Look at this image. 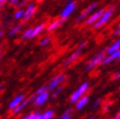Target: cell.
I'll use <instances>...</instances> for the list:
<instances>
[{
	"label": "cell",
	"mask_w": 120,
	"mask_h": 119,
	"mask_svg": "<svg viewBox=\"0 0 120 119\" xmlns=\"http://www.w3.org/2000/svg\"><path fill=\"white\" fill-rule=\"evenodd\" d=\"M31 102V99H26V100H23L22 102L17 106V108H15L13 110H12V113L13 114H18V113H20L21 111H22L23 109H25L26 106Z\"/></svg>",
	"instance_id": "7c38bea8"
},
{
	"label": "cell",
	"mask_w": 120,
	"mask_h": 119,
	"mask_svg": "<svg viewBox=\"0 0 120 119\" xmlns=\"http://www.w3.org/2000/svg\"><path fill=\"white\" fill-rule=\"evenodd\" d=\"M114 119H120V112H118V114L115 116V118Z\"/></svg>",
	"instance_id": "1f68e13d"
},
{
	"label": "cell",
	"mask_w": 120,
	"mask_h": 119,
	"mask_svg": "<svg viewBox=\"0 0 120 119\" xmlns=\"http://www.w3.org/2000/svg\"><path fill=\"white\" fill-rule=\"evenodd\" d=\"M101 99H99V100H96V102L93 104L92 108H93V109H95L96 108H98V106L101 104Z\"/></svg>",
	"instance_id": "4316f807"
},
{
	"label": "cell",
	"mask_w": 120,
	"mask_h": 119,
	"mask_svg": "<svg viewBox=\"0 0 120 119\" xmlns=\"http://www.w3.org/2000/svg\"><path fill=\"white\" fill-rule=\"evenodd\" d=\"M117 60H120V50H118V56H117Z\"/></svg>",
	"instance_id": "d6a6232c"
},
{
	"label": "cell",
	"mask_w": 120,
	"mask_h": 119,
	"mask_svg": "<svg viewBox=\"0 0 120 119\" xmlns=\"http://www.w3.org/2000/svg\"><path fill=\"white\" fill-rule=\"evenodd\" d=\"M89 87H90V84L88 82H83L82 84L76 89V90L71 94L70 96V102L72 104H76L77 100H80L84 95H85V93L89 90Z\"/></svg>",
	"instance_id": "7a4b0ae2"
},
{
	"label": "cell",
	"mask_w": 120,
	"mask_h": 119,
	"mask_svg": "<svg viewBox=\"0 0 120 119\" xmlns=\"http://www.w3.org/2000/svg\"><path fill=\"white\" fill-rule=\"evenodd\" d=\"M105 12V10L104 9H99V10H97V11H95L94 13H92L91 15H90L87 19H86V21H85V23L87 26H91V25H94V23L97 22L100 18H101V16L103 15V13Z\"/></svg>",
	"instance_id": "ba28073f"
},
{
	"label": "cell",
	"mask_w": 120,
	"mask_h": 119,
	"mask_svg": "<svg viewBox=\"0 0 120 119\" xmlns=\"http://www.w3.org/2000/svg\"><path fill=\"white\" fill-rule=\"evenodd\" d=\"M36 1H37L38 3H41V2H43V1H45V0H36Z\"/></svg>",
	"instance_id": "e575fe53"
},
{
	"label": "cell",
	"mask_w": 120,
	"mask_h": 119,
	"mask_svg": "<svg viewBox=\"0 0 120 119\" xmlns=\"http://www.w3.org/2000/svg\"><path fill=\"white\" fill-rule=\"evenodd\" d=\"M23 100H25V95L23 94H21V95H19V96L15 97L13 100H11V103L9 104V108L13 110L15 108H17V106L22 102Z\"/></svg>",
	"instance_id": "8fae6325"
},
{
	"label": "cell",
	"mask_w": 120,
	"mask_h": 119,
	"mask_svg": "<svg viewBox=\"0 0 120 119\" xmlns=\"http://www.w3.org/2000/svg\"><path fill=\"white\" fill-rule=\"evenodd\" d=\"M22 26H23L22 23H20V25H18V26H14L13 28H11V29H10V31L8 32V35H9V36H13V35L17 34L18 32H20V31L22 30Z\"/></svg>",
	"instance_id": "ac0fdd59"
},
{
	"label": "cell",
	"mask_w": 120,
	"mask_h": 119,
	"mask_svg": "<svg viewBox=\"0 0 120 119\" xmlns=\"http://www.w3.org/2000/svg\"><path fill=\"white\" fill-rule=\"evenodd\" d=\"M85 46H86V42L84 41V42H82L79 46H78V48H77L75 51H73L71 54L65 59V61L64 62V63H63V65L64 67H68V65H70L71 63H73L77 59H78L79 57H80V55H81V53H82V51H83V49L85 48Z\"/></svg>",
	"instance_id": "277c9868"
},
{
	"label": "cell",
	"mask_w": 120,
	"mask_h": 119,
	"mask_svg": "<svg viewBox=\"0 0 120 119\" xmlns=\"http://www.w3.org/2000/svg\"><path fill=\"white\" fill-rule=\"evenodd\" d=\"M119 35H120V26L115 29V30H114V32H113V36H119Z\"/></svg>",
	"instance_id": "83f0119b"
},
{
	"label": "cell",
	"mask_w": 120,
	"mask_h": 119,
	"mask_svg": "<svg viewBox=\"0 0 120 119\" xmlns=\"http://www.w3.org/2000/svg\"><path fill=\"white\" fill-rule=\"evenodd\" d=\"M64 21L62 20H56V21H53L52 22H50V25L47 26V31L48 32H52L54 30H56L57 28H59L60 26H61L63 25Z\"/></svg>",
	"instance_id": "5bb4252c"
},
{
	"label": "cell",
	"mask_w": 120,
	"mask_h": 119,
	"mask_svg": "<svg viewBox=\"0 0 120 119\" xmlns=\"http://www.w3.org/2000/svg\"><path fill=\"white\" fill-rule=\"evenodd\" d=\"M8 1H9V3H10L11 5H16V4L19 3L20 0H8Z\"/></svg>",
	"instance_id": "f546056e"
},
{
	"label": "cell",
	"mask_w": 120,
	"mask_h": 119,
	"mask_svg": "<svg viewBox=\"0 0 120 119\" xmlns=\"http://www.w3.org/2000/svg\"><path fill=\"white\" fill-rule=\"evenodd\" d=\"M2 7H3V4H0V10L2 9Z\"/></svg>",
	"instance_id": "d590c367"
},
{
	"label": "cell",
	"mask_w": 120,
	"mask_h": 119,
	"mask_svg": "<svg viewBox=\"0 0 120 119\" xmlns=\"http://www.w3.org/2000/svg\"><path fill=\"white\" fill-rule=\"evenodd\" d=\"M119 78H120V71L116 72L114 75H113V77H112V79H113V80H116V79H119Z\"/></svg>",
	"instance_id": "f1b7e54d"
},
{
	"label": "cell",
	"mask_w": 120,
	"mask_h": 119,
	"mask_svg": "<svg viewBox=\"0 0 120 119\" xmlns=\"http://www.w3.org/2000/svg\"><path fill=\"white\" fill-rule=\"evenodd\" d=\"M54 117V111L52 109H48L43 113H41L40 119H53Z\"/></svg>",
	"instance_id": "d6986e66"
},
{
	"label": "cell",
	"mask_w": 120,
	"mask_h": 119,
	"mask_svg": "<svg viewBox=\"0 0 120 119\" xmlns=\"http://www.w3.org/2000/svg\"><path fill=\"white\" fill-rule=\"evenodd\" d=\"M114 10H115V8L113 7V6L109 8L107 10H105V12L103 13V15L101 16V18L93 25V28L94 29H100L103 26H105L106 23L109 22V21L111 19L113 13H114Z\"/></svg>",
	"instance_id": "6da1fadb"
},
{
	"label": "cell",
	"mask_w": 120,
	"mask_h": 119,
	"mask_svg": "<svg viewBox=\"0 0 120 119\" xmlns=\"http://www.w3.org/2000/svg\"><path fill=\"white\" fill-rule=\"evenodd\" d=\"M2 35H3V31H2V29H0V38L2 37Z\"/></svg>",
	"instance_id": "836d02e7"
},
{
	"label": "cell",
	"mask_w": 120,
	"mask_h": 119,
	"mask_svg": "<svg viewBox=\"0 0 120 119\" xmlns=\"http://www.w3.org/2000/svg\"><path fill=\"white\" fill-rule=\"evenodd\" d=\"M118 50H120V40H116V41H114L109 48L106 49V51H105V53L107 55H110V54H112V53H115L116 51H118Z\"/></svg>",
	"instance_id": "9a60e30c"
},
{
	"label": "cell",
	"mask_w": 120,
	"mask_h": 119,
	"mask_svg": "<svg viewBox=\"0 0 120 119\" xmlns=\"http://www.w3.org/2000/svg\"><path fill=\"white\" fill-rule=\"evenodd\" d=\"M89 119H95V118H94V117H90Z\"/></svg>",
	"instance_id": "f35d334b"
},
{
	"label": "cell",
	"mask_w": 120,
	"mask_h": 119,
	"mask_svg": "<svg viewBox=\"0 0 120 119\" xmlns=\"http://www.w3.org/2000/svg\"><path fill=\"white\" fill-rule=\"evenodd\" d=\"M35 12H36V5L33 3L28 4L25 10V13H23V17H22L23 22H27L28 20H30L32 16L35 14Z\"/></svg>",
	"instance_id": "9c48e42d"
},
{
	"label": "cell",
	"mask_w": 120,
	"mask_h": 119,
	"mask_svg": "<svg viewBox=\"0 0 120 119\" xmlns=\"http://www.w3.org/2000/svg\"><path fill=\"white\" fill-rule=\"evenodd\" d=\"M1 88H2V85H1V84H0V90H1Z\"/></svg>",
	"instance_id": "74e56055"
},
{
	"label": "cell",
	"mask_w": 120,
	"mask_h": 119,
	"mask_svg": "<svg viewBox=\"0 0 120 119\" xmlns=\"http://www.w3.org/2000/svg\"><path fill=\"white\" fill-rule=\"evenodd\" d=\"M97 7H98V3H92V4H90L88 7L85 10H84L78 17L76 18V23H80V22H83L84 19H87V18L96 10V8H97Z\"/></svg>",
	"instance_id": "8992f818"
},
{
	"label": "cell",
	"mask_w": 120,
	"mask_h": 119,
	"mask_svg": "<svg viewBox=\"0 0 120 119\" xmlns=\"http://www.w3.org/2000/svg\"><path fill=\"white\" fill-rule=\"evenodd\" d=\"M70 112H71V109L68 108L67 111L64 112L63 114V116L61 117V119H71V115H70Z\"/></svg>",
	"instance_id": "cb8c5ba5"
},
{
	"label": "cell",
	"mask_w": 120,
	"mask_h": 119,
	"mask_svg": "<svg viewBox=\"0 0 120 119\" xmlns=\"http://www.w3.org/2000/svg\"><path fill=\"white\" fill-rule=\"evenodd\" d=\"M8 0H0V4H4L5 2H7Z\"/></svg>",
	"instance_id": "4dcf8cb0"
},
{
	"label": "cell",
	"mask_w": 120,
	"mask_h": 119,
	"mask_svg": "<svg viewBox=\"0 0 120 119\" xmlns=\"http://www.w3.org/2000/svg\"><path fill=\"white\" fill-rule=\"evenodd\" d=\"M47 90H48V87L47 86H42V87H40L38 90L35 92V95H39V94H42V93H44V92H47Z\"/></svg>",
	"instance_id": "d4e9b609"
},
{
	"label": "cell",
	"mask_w": 120,
	"mask_h": 119,
	"mask_svg": "<svg viewBox=\"0 0 120 119\" xmlns=\"http://www.w3.org/2000/svg\"><path fill=\"white\" fill-rule=\"evenodd\" d=\"M32 29H33V27H29V28L26 29V30H25V32L22 34V40L29 39V36H30V34H31V32H32Z\"/></svg>",
	"instance_id": "44dd1931"
},
{
	"label": "cell",
	"mask_w": 120,
	"mask_h": 119,
	"mask_svg": "<svg viewBox=\"0 0 120 119\" xmlns=\"http://www.w3.org/2000/svg\"><path fill=\"white\" fill-rule=\"evenodd\" d=\"M62 91H63V87H61V86H60V87H58L57 89H55V90L53 91V94H52V98H53V99L57 98V97L59 96V95L62 93Z\"/></svg>",
	"instance_id": "603a6c76"
},
{
	"label": "cell",
	"mask_w": 120,
	"mask_h": 119,
	"mask_svg": "<svg viewBox=\"0 0 120 119\" xmlns=\"http://www.w3.org/2000/svg\"><path fill=\"white\" fill-rule=\"evenodd\" d=\"M23 13H25V11L22 10V9L17 10L15 13H14V18H15V20H21V19H22Z\"/></svg>",
	"instance_id": "7402d4cb"
},
{
	"label": "cell",
	"mask_w": 120,
	"mask_h": 119,
	"mask_svg": "<svg viewBox=\"0 0 120 119\" xmlns=\"http://www.w3.org/2000/svg\"><path fill=\"white\" fill-rule=\"evenodd\" d=\"M65 1H68V2H71V1H73V0H65Z\"/></svg>",
	"instance_id": "8d00e7d4"
},
{
	"label": "cell",
	"mask_w": 120,
	"mask_h": 119,
	"mask_svg": "<svg viewBox=\"0 0 120 119\" xmlns=\"http://www.w3.org/2000/svg\"><path fill=\"white\" fill-rule=\"evenodd\" d=\"M76 9V2L75 1H71V2H68L67 5H65V7L63 9V11L61 12V20L62 21H65L67 19L71 16V14L73 13Z\"/></svg>",
	"instance_id": "5b68a950"
},
{
	"label": "cell",
	"mask_w": 120,
	"mask_h": 119,
	"mask_svg": "<svg viewBox=\"0 0 120 119\" xmlns=\"http://www.w3.org/2000/svg\"><path fill=\"white\" fill-rule=\"evenodd\" d=\"M36 116V112H31V113H28L26 116H23L22 119H34Z\"/></svg>",
	"instance_id": "484cf974"
},
{
	"label": "cell",
	"mask_w": 120,
	"mask_h": 119,
	"mask_svg": "<svg viewBox=\"0 0 120 119\" xmlns=\"http://www.w3.org/2000/svg\"><path fill=\"white\" fill-rule=\"evenodd\" d=\"M48 99H49V92H44L39 95H35V100H34V104L36 105H42L44 104Z\"/></svg>",
	"instance_id": "30bf717a"
},
{
	"label": "cell",
	"mask_w": 120,
	"mask_h": 119,
	"mask_svg": "<svg viewBox=\"0 0 120 119\" xmlns=\"http://www.w3.org/2000/svg\"><path fill=\"white\" fill-rule=\"evenodd\" d=\"M50 43H51V37H49V36H45L40 40V46L41 47H46Z\"/></svg>",
	"instance_id": "ffe728a7"
},
{
	"label": "cell",
	"mask_w": 120,
	"mask_h": 119,
	"mask_svg": "<svg viewBox=\"0 0 120 119\" xmlns=\"http://www.w3.org/2000/svg\"><path fill=\"white\" fill-rule=\"evenodd\" d=\"M117 56H118V51H116L115 53H112V54L106 56L105 58V60L103 61V63H101V64H109L110 63H112L113 61H115V60H117Z\"/></svg>",
	"instance_id": "e0dca14e"
},
{
	"label": "cell",
	"mask_w": 120,
	"mask_h": 119,
	"mask_svg": "<svg viewBox=\"0 0 120 119\" xmlns=\"http://www.w3.org/2000/svg\"><path fill=\"white\" fill-rule=\"evenodd\" d=\"M65 76L64 74H58L57 76H55L54 78L50 81V83L48 84V91H50V92H53L55 89H57L58 87H60V85L62 84V83L65 80Z\"/></svg>",
	"instance_id": "52a82bcc"
},
{
	"label": "cell",
	"mask_w": 120,
	"mask_h": 119,
	"mask_svg": "<svg viewBox=\"0 0 120 119\" xmlns=\"http://www.w3.org/2000/svg\"><path fill=\"white\" fill-rule=\"evenodd\" d=\"M44 28H45V25H44V23H40V25H38L37 26L33 27L32 32L30 34V36H29V39H32L34 37H36L37 35H39L42 31L44 30Z\"/></svg>",
	"instance_id": "2e32d148"
},
{
	"label": "cell",
	"mask_w": 120,
	"mask_h": 119,
	"mask_svg": "<svg viewBox=\"0 0 120 119\" xmlns=\"http://www.w3.org/2000/svg\"><path fill=\"white\" fill-rule=\"evenodd\" d=\"M105 54H106V53H105V51H100L99 53H97V54H96L91 60H90L89 63L86 64L85 69H86L87 71L92 70L93 68H95L96 67H97V65L101 64V63H103L104 60H105V58L106 57Z\"/></svg>",
	"instance_id": "3957f363"
},
{
	"label": "cell",
	"mask_w": 120,
	"mask_h": 119,
	"mask_svg": "<svg viewBox=\"0 0 120 119\" xmlns=\"http://www.w3.org/2000/svg\"><path fill=\"white\" fill-rule=\"evenodd\" d=\"M89 103V97L88 96H83L80 100H77V103L75 104V108L77 110H81L83 109Z\"/></svg>",
	"instance_id": "4fadbf2b"
}]
</instances>
